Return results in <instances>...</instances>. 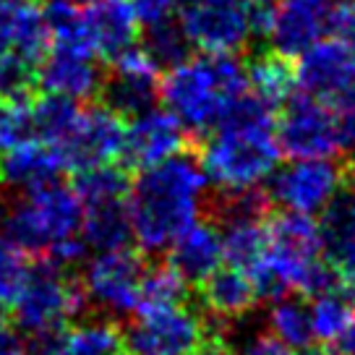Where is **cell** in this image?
I'll return each instance as SVG.
<instances>
[{"mask_svg":"<svg viewBox=\"0 0 355 355\" xmlns=\"http://www.w3.org/2000/svg\"><path fill=\"white\" fill-rule=\"evenodd\" d=\"M81 238L92 251H115L125 248L133 241L128 220V199L102 201L84 207Z\"/></svg>","mask_w":355,"mask_h":355,"instance_id":"7402d4cb","label":"cell"},{"mask_svg":"<svg viewBox=\"0 0 355 355\" xmlns=\"http://www.w3.org/2000/svg\"><path fill=\"white\" fill-rule=\"evenodd\" d=\"M144 259L133 248L97 251L81 272V290L89 309L102 311V316L118 319L139 309V285H141Z\"/></svg>","mask_w":355,"mask_h":355,"instance_id":"30bf717a","label":"cell"},{"mask_svg":"<svg viewBox=\"0 0 355 355\" xmlns=\"http://www.w3.org/2000/svg\"><path fill=\"white\" fill-rule=\"evenodd\" d=\"M350 170L334 159H293L269 175V199L282 211L316 217L343 191Z\"/></svg>","mask_w":355,"mask_h":355,"instance_id":"7c38bea8","label":"cell"},{"mask_svg":"<svg viewBox=\"0 0 355 355\" xmlns=\"http://www.w3.org/2000/svg\"><path fill=\"white\" fill-rule=\"evenodd\" d=\"M199 288L204 309L217 319H243L259 303L251 275L233 264H220Z\"/></svg>","mask_w":355,"mask_h":355,"instance_id":"44dd1931","label":"cell"},{"mask_svg":"<svg viewBox=\"0 0 355 355\" xmlns=\"http://www.w3.org/2000/svg\"><path fill=\"white\" fill-rule=\"evenodd\" d=\"M295 355H322V350H316V347L311 345V347H303V350H295Z\"/></svg>","mask_w":355,"mask_h":355,"instance_id":"ee69618b","label":"cell"},{"mask_svg":"<svg viewBox=\"0 0 355 355\" xmlns=\"http://www.w3.org/2000/svg\"><path fill=\"white\" fill-rule=\"evenodd\" d=\"M275 0H180L178 24L191 47L207 55H238L264 34Z\"/></svg>","mask_w":355,"mask_h":355,"instance_id":"8992f818","label":"cell"},{"mask_svg":"<svg viewBox=\"0 0 355 355\" xmlns=\"http://www.w3.org/2000/svg\"><path fill=\"white\" fill-rule=\"evenodd\" d=\"M19 0H0V55L11 50V29Z\"/></svg>","mask_w":355,"mask_h":355,"instance_id":"60d3db41","label":"cell"},{"mask_svg":"<svg viewBox=\"0 0 355 355\" xmlns=\"http://www.w3.org/2000/svg\"><path fill=\"white\" fill-rule=\"evenodd\" d=\"M84 32L94 55L112 60L139 40L141 21L131 0H89L81 11Z\"/></svg>","mask_w":355,"mask_h":355,"instance_id":"ac0fdd59","label":"cell"},{"mask_svg":"<svg viewBox=\"0 0 355 355\" xmlns=\"http://www.w3.org/2000/svg\"><path fill=\"white\" fill-rule=\"evenodd\" d=\"M248 275L259 300H277L290 293L313 298L337 285V272L324 254L319 222L293 211L266 220L264 256Z\"/></svg>","mask_w":355,"mask_h":355,"instance_id":"3957f363","label":"cell"},{"mask_svg":"<svg viewBox=\"0 0 355 355\" xmlns=\"http://www.w3.org/2000/svg\"><path fill=\"white\" fill-rule=\"evenodd\" d=\"M334 8V0H275L264 26L272 53L288 60L306 53L332 32Z\"/></svg>","mask_w":355,"mask_h":355,"instance_id":"4fadbf2b","label":"cell"},{"mask_svg":"<svg viewBox=\"0 0 355 355\" xmlns=\"http://www.w3.org/2000/svg\"><path fill=\"white\" fill-rule=\"evenodd\" d=\"M322 355H343V353H337V350H322Z\"/></svg>","mask_w":355,"mask_h":355,"instance_id":"f6af8a7d","label":"cell"},{"mask_svg":"<svg viewBox=\"0 0 355 355\" xmlns=\"http://www.w3.org/2000/svg\"><path fill=\"white\" fill-rule=\"evenodd\" d=\"M123 350L121 324L107 316H94L68 327L60 355H121Z\"/></svg>","mask_w":355,"mask_h":355,"instance_id":"4316f807","label":"cell"},{"mask_svg":"<svg viewBox=\"0 0 355 355\" xmlns=\"http://www.w3.org/2000/svg\"><path fill=\"white\" fill-rule=\"evenodd\" d=\"M282 157L275 112L248 94L235 105L201 146L199 165L222 193L261 189Z\"/></svg>","mask_w":355,"mask_h":355,"instance_id":"7a4b0ae2","label":"cell"},{"mask_svg":"<svg viewBox=\"0 0 355 355\" xmlns=\"http://www.w3.org/2000/svg\"><path fill=\"white\" fill-rule=\"evenodd\" d=\"M209 337V322L183 300L136 311L123 329V347L131 355H193Z\"/></svg>","mask_w":355,"mask_h":355,"instance_id":"9c48e42d","label":"cell"},{"mask_svg":"<svg viewBox=\"0 0 355 355\" xmlns=\"http://www.w3.org/2000/svg\"><path fill=\"white\" fill-rule=\"evenodd\" d=\"M73 191L84 207L89 204H102V201H121L128 199L131 191V178L125 173V167L115 165H97L76 173L73 180Z\"/></svg>","mask_w":355,"mask_h":355,"instance_id":"83f0119b","label":"cell"},{"mask_svg":"<svg viewBox=\"0 0 355 355\" xmlns=\"http://www.w3.org/2000/svg\"><path fill=\"white\" fill-rule=\"evenodd\" d=\"M230 355H290V350L282 343H277L272 334H256V337H248Z\"/></svg>","mask_w":355,"mask_h":355,"instance_id":"f35d334b","label":"cell"},{"mask_svg":"<svg viewBox=\"0 0 355 355\" xmlns=\"http://www.w3.org/2000/svg\"><path fill=\"white\" fill-rule=\"evenodd\" d=\"M332 32L355 55V0H343V6L334 8Z\"/></svg>","mask_w":355,"mask_h":355,"instance_id":"8d00e7d4","label":"cell"},{"mask_svg":"<svg viewBox=\"0 0 355 355\" xmlns=\"http://www.w3.org/2000/svg\"><path fill=\"white\" fill-rule=\"evenodd\" d=\"M81 110H84V102L68 100V97H58V94H42L37 100L32 97L34 136L60 149L71 131L76 128Z\"/></svg>","mask_w":355,"mask_h":355,"instance_id":"cb8c5ba5","label":"cell"},{"mask_svg":"<svg viewBox=\"0 0 355 355\" xmlns=\"http://www.w3.org/2000/svg\"><path fill=\"white\" fill-rule=\"evenodd\" d=\"M277 139L290 159H334L355 146V115L300 94L285 105Z\"/></svg>","mask_w":355,"mask_h":355,"instance_id":"52a82bcc","label":"cell"},{"mask_svg":"<svg viewBox=\"0 0 355 355\" xmlns=\"http://www.w3.org/2000/svg\"><path fill=\"white\" fill-rule=\"evenodd\" d=\"M102 105L118 112L121 118H131L136 112L152 107L159 97V66L144 47H128L110 60V73L102 78Z\"/></svg>","mask_w":355,"mask_h":355,"instance_id":"5bb4252c","label":"cell"},{"mask_svg":"<svg viewBox=\"0 0 355 355\" xmlns=\"http://www.w3.org/2000/svg\"><path fill=\"white\" fill-rule=\"evenodd\" d=\"M47 50H50V32L44 24L42 3L40 0H19L8 53L19 55L29 66L37 68Z\"/></svg>","mask_w":355,"mask_h":355,"instance_id":"d4e9b609","label":"cell"},{"mask_svg":"<svg viewBox=\"0 0 355 355\" xmlns=\"http://www.w3.org/2000/svg\"><path fill=\"white\" fill-rule=\"evenodd\" d=\"M245 78H248V94L272 112L285 107L295 97V89H298L290 60L277 53L256 58L254 63L245 68Z\"/></svg>","mask_w":355,"mask_h":355,"instance_id":"603a6c76","label":"cell"},{"mask_svg":"<svg viewBox=\"0 0 355 355\" xmlns=\"http://www.w3.org/2000/svg\"><path fill=\"white\" fill-rule=\"evenodd\" d=\"M209 180L196 157L180 155L144 167L128 191V220L144 254L167 251L189 225L201 220Z\"/></svg>","mask_w":355,"mask_h":355,"instance_id":"6da1fadb","label":"cell"},{"mask_svg":"<svg viewBox=\"0 0 355 355\" xmlns=\"http://www.w3.org/2000/svg\"><path fill=\"white\" fill-rule=\"evenodd\" d=\"M81 222L84 204L73 186L58 178L37 189L0 191V238L34 259L68 238H78Z\"/></svg>","mask_w":355,"mask_h":355,"instance_id":"5b68a950","label":"cell"},{"mask_svg":"<svg viewBox=\"0 0 355 355\" xmlns=\"http://www.w3.org/2000/svg\"><path fill=\"white\" fill-rule=\"evenodd\" d=\"M266 327H269V334L288 350H303V347L313 345L309 306L303 303L300 295L298 298L282 295V298L272 300L269 313H266Z\"/></svg>","mask_w":355,"mask_h":355,"instance_id":"484cf974","label":"cell"},{"mask_svg":"<svg viewBox=\"0 0 355 355\" xmlns=\"http://www.w3.org/2000/svg\"><path fill=\"white\" fill-rule=\"evenodd\" d=\"M68 327L71 324H58V327L26 332V337L21 340V355H60Z\"/></svg>","mask_w":355,"mask_h":355,"instance_id":"e575fe53","label":"cell"},{"mask_svg":"<svg viewBox=\"0 0 355 355\" xmlns=\"http://www.w3.org/2000/svg\"><path fill=\"white\" fill-rule=\"evenodd\" d=\"M245 97V66L235 55H186L159 78L165 110L193 133H209Z\"/></svg>","mask_w":355,"mask_h":355,"instance_id":"277c9868","label":"cell"},{"mask_svg":"<svg viewBox=\"0 0 355 355\" xmlns=\"http://www.w3.org/2000/svg\"><path fill=\"white\" fill-rule=\"evenodd\" d=\"M105 71L97 66L92 50L50 44L34 71V84L42 94H58L76 102H89L100 94Z\"/></svg>","mask_w":355,"mask_h":355,"instance_id":"2e32d148","label":"cell"},{"mask_svg":"<svg viewBox=\"0 0 355 355\" xmlns=\"http://www.w3.org/2000/svg\"><path fill=\"white\" fill-rule=\"evenodd\" d=\"M337 353L343 355H355V313L350 324L345 327V332L337 337Z\"/></svg>","mask_w":355,"mask_h":355,"instance_id":"b9f144b4","label":"cell"},{"mask_svg":"<svg viewBox=\"0 0 355 355\" xmlns=\"http://www.w3.org/2000/svg\"><path fill=\"white\" fill-rule=\"evenodd\" d=\"M329 264L334 266L337 277H340V290H343L347 300L355 306V233L347 243L329 259Z\"/></svg>","mask_w":355,"mask_h":355,"instance_id":"d590c367","label":"cell"},{"mask_svg":"<svg viewBox=\"0 0 355 355\" xmlns=\"http://www.w3.org/2000/svg\"><path fill=\"white\" fill-rule=\"evenodd\" d=\"M353 313L355 306L347 300V295L337 285L319 293V295H313V303L309 306L313 340H319V343H337V337L345 332V327L350 324Z\"/></svg>","mask_w":355,"mask_h":355,"instance_id":"f1b7e54d","label":"cell"},{"mask_svg":"<svg viewBox=\"0 0 355 355\" xmlns=\"http://www.w3.org/2000/svg\"><path fill=\"white\" fill-rule=\"evenodd\" d=\"M42 13H44V24H47V32H50V44L76 47V50H92L87 32H84L81 6L71 3V0H44Z\"/></svg>","mask_w":355,"mask_h":355,"instance_id":"f546056e","label":"cell"},{"mask_svg":"<svg viewBox=\"0 0 355 355\" xmlns=\"http://www.w3.org/2000/svg\"><path fill=\"white\" fill-rule=\"evenodd\" d=\"M193 355H230V347H227V343H225V337H220V334H211L209 340L201 345Z\"/></svg>","mask_w":355,"mask_h":355,"instance_id":"7bdbcfd3","label":"cell"},{"mask_svg":"<svg viewBox=\"0 0 355 355\" xmlns=\"http://www.w3.org/2000/svg\"><path fill=\"white\" fill-rule=\"evenodd\" d=\"M123 139H125V123L118 112H112L105 105H84L76 128L58 152L63 157L66 170L81 173L89 167L110 165L121 159Z\"/></svg>","mask_w":355,"mask_h":355,"instance_id":"9a60e30c","label":"cell"},{"mask_svg":"<svg viewBox=\"0 0 355 355\" xmlns=\"http://www.w3.org/2000/svg\"><path fill=\"white\" fill-rule=\"evenodd\" d=\"M60 173H66L60 152L37 136L0 152V189H37L60 178Z\"/></svg>","mask_w":355,"mask_h":355,"instance_id":"d6986e66","label":"cell"},{"mask_svg":"<svg viewBox=\"0 0 355 355\" xmlns=\"http://www.w3.org/2000/svg\"><path fill=\"white\" fill-rule=\"evenodd\" d=\"M34 71L26 60H21L13 53L0 55V102H21L32 100L37 84H34Z\"/></svg>","mask_w":355,"mask_h":355,"instance_id":"836d02e7","label":"cell"},{"mask_svg":"<svg viewBox=\"0 0 355 355\" xmlns=\"http://www.w3.org/2000/svg\"><path fill=\"white\" fill-rule=\"evenodd\" d=\"M186 128L165 107H146L131 115L123 139V157L131 167H152L186 152Z\"/></svg>","mask_w":355,"mask_h":355,"instance_id":"e0dca14e","label":"cell"},{"mask_svg":"<svg viewBox=\"0 0 355 355\" xmlns=\"http://www.w3.org/2000/svg\"><path fill=\"white\" fill-rule=\"evenodd\" d=\"M133 8H136V16L141 24H157L165 21V19H173L180 6V0H131Z\"/></svg>","mask_w":355,"mask_h":355,"instance_id":"74e56055","label":"cell"},{"mask_svg":"<svg viewBox=\"0 0 355 355\" xmlns=\"http://www.w3.org/2000/svg\"><path fill=\"white\" fill-rule=\"evenodd\" d=\"M34 256L0 238V309H11L32 277Z\"/></svg>","mask_w":355,"mask_h":355,"instance_id":"1f68e13d","label":"cell"},{"mask_svg":"<svg viewBox=\"0 0 355 355\" xmlns=\"http://www.w3.org/2000/svg\"><path fill=\"white\" fill-rule=\"evenodd\" d=\"M183 300H186V279L173 266L167 261L144 266L141 285H139V309L170 306V303H183Z\"/></svg>","mask_w":355,"mask_h":355,"instance_id":"4dcf8cb0","label":"cell"},{"mask_svg":"<svg viewBox=\"0 0 355 355\" xmlns=\"http://www.w3.org/2000/svg\"><path fill=\"white\" fill-rule=\"evenodd\" d=\"M295 87L300 94L355 115V55L337 37H324L298 55Z\"/></svg>","mask_w":355,"mask_h":355,"instance_id":"8fae6325","label":"cell"},{"mask_svg":"<svg viewBox=\"0 0 355 355\" xmlns=\"http://www.w3.org/2000/svg\"><path fill=\"white\" fill-rule=\"evenodd\" d=\"M121 355H131V353H125V350H123V353Z\"/></svg>","mask_w":355,"mask_h":355,"instance_id":"bcb514c9","label":"cell"},{"mask_svg":"<svg viewBox=\"0 0 355 355\" xmlns=\"http://www.w3.org/2000/svg\"><path fill=\"white\" fill-rule=\"evenodd\" d=\"M189 40L180 29L178 19H165V21H157L146 26V42L144 50L155 58V63L159 68L162 66H175L178 60L189 55Z\"/></svg>","mask_w":355,"mask_h":355,"instance_id":"d6a6232c","label":"cell"},{"mask_svg":"<svg viewBox=\"0 0 355 355\" xmlns=\"http://www.w3.org/2000/svg\"><path fill=\"white\" fill-rule=\"evenodd\" d=\"M0 105H3V102H0Z\"/></svg>","mask_w":355,"mask_h":355,"instance_id":"7dc6e473","label":"cell"},{"mask_svg":"<svg viewBox=\"0 0 355 355\" xmlns=\"http://www.w3.org/2000/svg\"><path fill=\"white\" fill-rule=\"evenodd\" d=\"M89 309L78 277L71 269L58 266L55 261L37 256L32 266V277L24 293L11 306V322L24 334L44 327L71 324Z\"/></svg>","mask_w":355,"mask_h":355,"instance_id":"ba28073f","label":"cell"},{"mask_svg":"<svg viewBox=\"0 0 355 355\" xmlns=\"http://www.w3.org/2000/svg\"><path fill=\"white\" fill-rule=\"evenodd\" d=\"M0 355H21V337L13 322L0 309Z\"/></svg>","mask_w":355,"mask_h":355,"instance_id":"ab89813d","label":"cell"},{"mask_svg":"<svg viewBox=\"0 0 355 355\" xmlns=\"http://www.w3.org/2000/svg\"><path fill=\"white\" fill-rule=\"evenodd\" d=\"M167 264L175 269L186 285H201L211 272L225 261L222 235L214 222L196 220L167 245Z\"/></svg>","mask_w":355,"mask_h":355,"instance_id":"ffe728a7","label":"cell"}]
</instances>
